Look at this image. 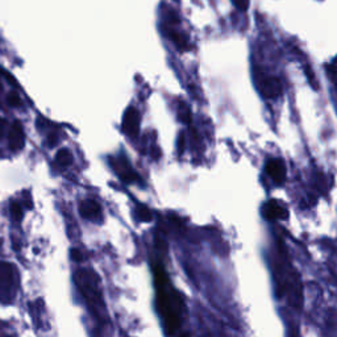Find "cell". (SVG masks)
I'll return each instance as SVG.
<instances>
[{"instance_id":"cell-1","label":"cell","mask_w":337,"mask_h":337,"mask_svg":"<svg viewBox=\"0 0 337 337\" xmlns=\"http://www.w3.org/2000/svg\"><path fill=\"white\" fill-rule=\"evenodd\" d=\"M154 271V282L157 290V305L165 323L167 334H174L181 327V314L183 311V300L181 295L175 293V290L170 286L166 271L158 262L153 265Z\"/></svg>"},{"instance_id":"cell-2","label":"cell","mask_w":337,"mask_h":337,"mask_svg":"<svg viewBox=\"0 0 337 337\" xmlns=\"http://www.w3.org/2000/svg\"><path fill=\"white\" fill-rule=\"evenodd\" d=\"M273 264L275 279H277L278 285L282 287L283 294H286L287 299L294 307L299 308L303 302L302 286H300V280L296 274V270L290 262L286 253L283 251V248H279V250H277Z\"/></svg>"},{"instance_id":"cell-3","label":"cell","mask_w":337,"mask_h":337,"mask_svg":"<svg viewBox=\"0 0 337 337\" xmlns=\"http://www.w3.org/2000/svg\"><path fill=\"white\" fill-rule=\"evenodd\" d=\"M78 287L83 293V295L86 296V299L89 300V304L93 307L100 308L103 305L102 302V293H100V287H99V278L96 277L95 273H91L89 270L78 271Z\"/></svg>"},{"instance_id":"cell-4","label":"cell","mask_w":337,"mask_h":337,"mask_svg":"<svg viewBox=\"0 0 337 337\" xmlns=\"http://www.w3.org/2000/svg\"><path fill=\"white\" fill-rule=\"evenodd\" d=\"M109 163L114 167V170L116 172V174L119 175V178L121 181H124L125 183H134V182H140V178L137 173L134 172L133 167L129 165L127 159L124 157H118V158H111L109 159Z\"/></svg>"},{"instance_id":"cell-5","label":"cell","mask_w":337,"mask_h":337,"mask_svg":"<svg viewBox=\"0 0 337 337\" xmlns=\"http://www.w3.org/2000/svg\"><path fill=\"white\" fill-rule=\"evenodd\" d=\"M15 290V274L11 265L0 262V300H6L7 296H12Z\"/></svg>"},{"instance_id":"cell-6","label":"cell","mask_w":337,"mask_h":337,"mask_svg":"<svg viewBox=\"0 0 337 337\" xmlns=\"http://www.w3.org/2000/svg\"><path fill=\"white\" fill-rule=\"evenodd\" d=\"M123 132L125 136L134 138L140 132V114L134 107H129L123 116Z\"/></svg>"},{"instance_id":"cell-7","label":"cell","mask_w":337,"mask_h":337,"mask_svg":"<svg viewBox=\"0 0 337 337\" xmlns=\"http://www.w3.org/2000/svg\"><path fill=\"white\" fill-rule=\"evenodd\" d=\"M262 215L266 220L270 221H277V220H285L289 216V211H287L286 206L280 203L277 199H271V201L266 202L262 207Z\"/></svg>"},{"instance_id":"cell-8","label":"cell","mask_w":337,"mask_h":337,"mask_svg":"<svg viewBox=\"0 0 337 337\" xmlns=\"http://www.w3.org/2000/svg\"><path fill=\"white\" fill-rule=\"evenodd\" d=\"M258 89L261 91L262 95L265 98L273 99L277 98L282 93V86H280V82L274 78V76H262L261 79H258Z\"/></svg>"},{"instance_id":"cell-9","label":"cell","mask_w":337,"mask_h":337,"mask_svg":"<svg viewBox=\"0 0 337 337\" xmlns=\"http://www.w3.org/2000/svg\"><path fill=\"white\" fill-rule=\"evenodd\" d=\"M266 174L273 179L277 185H282L286 181V165L283 163L282 159L271 158L267 161L265 166Z\"/></svg>"},{"instance_id":"cell-10","label":"cell","mask_w":337,"mask_h":337,"mask_svg":"<svg viewBox=\"0 0 337 337\" xmlns=\"http://www.w3.org/2000/svg\"><path fill=\"white\" fill-rule=\"evenodd\" d=\"M8 144L10 148L15 152L22 149L24 144H25V134H24V128H22L21 123L19 120L13 121V124L11 125L10 132H8Z\"/></svg>"},{"instance_id":"cell-11","label":"cell","mask_w":337,"mask_h":337,"mask_svg":"<svg viewBox=\"0 0 337 337\" xmlns=\"http://www.w3.org/2000/svg\"><path fill=\"white\" fill-rule=\"evenodd\" d=\"M79 212L85 219L93 220V221H100L102 220V207L93 199L83 201L79 206Z\"/></svg>"},{"instance_id":"cell-12","label":"cell","mask_w":337,"mask_h":337,"mask_svg":"<svg viewBox=\"0 0 337 337\" xmlns=\"http://www.w3.org/2000/svg\"><path fill=\"white\" fill-rule=\"evenodd\" d=\"M163 32H165V35L167 36V37L170 38L177 46H178V49H181V50H187L188 44L187 41H186V38L183 37L181 33L175 32L173 28H165L163 29Z\"/></svg>"},{"instance_id":"cell-13","label":"cell","mask_w":337,"mask_h":337,"mask_svg":"<svg viewBox=\"0 0 337 337\" xmlns=\"http://www.w3.org/2000/svg\"><path fill=\"white\" fill-rule=\"evenodd\" d=\"M55 162L60 167H67L73 163V154L69 149H61L58 150L57 156H55Z\"/></svg>"},{"instance_id":"cell-14","label":"cell","mask_w":337,"mask_h":337,"mask_svg":"<svg viewBox=\"0 0 337 337\" xmlns=\"http://www.w3.org/2000/svg\"><path fill=\"white\" fill-rule=\"evenodd\" d=\"M136 216L138 217L140 221H144V223H148L152 220V212L148 207L145 206H138L136 208Z\"/></svg>"},{"instance_id":"cell-15","label":"cell","mask_w":337,"mask_h":337,"mask_svg":"<svg viewBox=\"0 0 337 337\" xmlns=\"http://www.w3.org/2000/svg\"><path fill=\"white\" fill-rule=\"evenodd\" d=\"M178 114H179V119L182 120V123H186V124L190 123L191 112H190V109H188L187 105L183 104V103H181V104H179V108H178Z\"/></svg>"},{"instance_id":"cell-16","label":"cell","mask_w":337,"mask_h":337,"mask_svg":"<svg viewBox=\"0 0 337 337\" xmlns=\"http://www.w3.org/2000/svg\"><path fill=\"white\" fill-rule=\"evenodd\" d=\"M7 103L13 107V108H16V107H20L21 104V100H20V96L17 95L16 93H10L7 95Z\"/></svg>"},{"instance_id":"cell-17","label":"cell","mask_w":337,"mask_h":337,"mask_svg":"<svg viewBox=\"0 0 337 337\" xmlns=\"http://www.w3.org/2000/svg\"><path fill=\"white\" fill-rule=\"evenodd\" d=\"M327 73L329 78H332V80L337 82V57L333 62L327 65Z\"/></svg>"},{"instance_id":"cell-18","label":"cell","mask_w":337,"mask_h":337,"mask_svg":"<svg viewBox=\"0 0 337 337\" xmlns=\"http://www.w3.org/2000/svg\"><path fill=\"white\" fill-rule=\"evenodd\" d=\"M11 213H12L13 219H16V220L21 219L22 211H21V207H20L19 203H16V202H12V203H11Z\"/></svg>"},{"instance_id":"cell-19","label":"cell","mask_w":337,"mask_h":337,"mask_svg":"<svg viewBox=\"0 0 337 337\" xmlns=\"http://www.w3.org/2000/svg\"><path fill=\"white\" fill-rule=\"evenodd\" d=\"M185 148H186V136H185V133L182 132V133H179L178 140H177V149H178L179 154L183 153Z\"/></svg>"},{"instance_id":"cell-20","label":"cell","mask_w":337,"mask_h":337,"mask_svg":"<svg viewBox=\"0 0 337 337\" xmlns=\"http://www.w3.org/2000/svg\"><path fill=\"white\" fill-rule=\"evenodd\" d=\"M233 4H235L240 11H246L249 7V3H250V0H232Z\"/></svg>"},{"instance_id":"cell-21","label":"cell","mask_w":337,"mask_h":337,"mask_svg":"<svg viewBox=\"0 0 337 337\" xmlns=\"http://www.w3.org/2000/svg\"><path fill=\"white\" fill-rule=\"evenodd\" d=\"M71 257H73V260H75V261H82V253H80L79 250L73 249V251H71Z\"/></svg>"},{"instance_id":"cell-22","label":"cell","mask_w":337,"mask_h":337,"mask_svg":"<svg viewBox=\"0 0 337 337\" xmlns=\"http://www.w3.org/2000/svg\"><path fill=\"white\" fill-rule=\"evenodd\" d=\"M4 131H6V121L0 118V137H3Z\"/></svg>"}]
</instances>
